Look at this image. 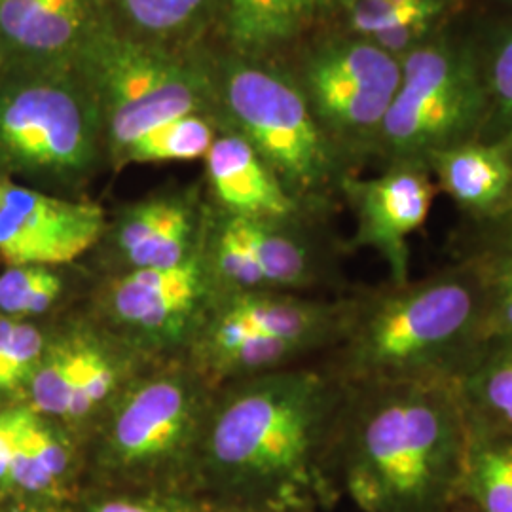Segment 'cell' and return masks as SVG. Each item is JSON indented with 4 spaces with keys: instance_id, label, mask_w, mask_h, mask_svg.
I'll use <instances>...</instances> for the list:
<instances>
[{
    "instance_id": "cell-27",
    "label": "cell",
    "mask_w": 512,
    "mask_h": 512,
    "mask_svg": "<svg viewBox=\"0 0 512 512\" xmlns=\"http://www.w3.org/2000/svg\"><path fill=\"white\" fill-rule=\"evenodd\" d=\"M124 19L141 35L173 37L188 31L211 0H114Z\"/></svg>"
},
{
    "instance_id": "cell-25",
    "label": "cell",
    "mask_w": 512,
    "mask_h": 512,
    "mask_svg": "<svg viewBox=\"0 0 512 512\" xmlns=\"http://www.w3.org/2000/svg\"><path fill=\"white\" fill-rule=\"evenodd\" d=\"M480 57V69L486 92L484 124L478 139L507 141L512 145V25L501 27L490 38Z\"/></svg>"
},
{
    "instance_id": "cell-15",
    "label": "cell",
    "mask_w": 512,
    "mask_h": 512,
    "mask_svg": "<svg viewBox=\"0 0 512 512\" xmlns=\"http://www.w3.org/2000/svg\"><path fill=\"white\" fill-rule=\"evenodd\" d=\"M349 313L351 306L346 304H329L275 291H241L228 293L215 302L205 321L293 340L315 349L344 334Z\"/></svg>"
},
{
    "instance_id": "cell-31",
    "label": "cell",
    "mask_w": 512,
    "mask_h": 512,
    "mask_svg": "<svg viewBox=\"0 0 512 512\" xmlns=\"http://www.w3.org/2000/svg\"><path fill=\"white\" fill-rule=\"evenodd\" d=\"M480 270L484 285L494 293L512 294V258L499 255H476L471 258Z\"/></svg>"
},
{
    "instance_id": "cell-5",
    "label": "cell",
    "mask_w": 512,
    "mask_h": 512,
    "mask_svg": "<svg viewBox=\"0 0 512 512\" xmlns=\"http://www.w3.org/2000/svg\"><path fill=\"white\" fill-rule=\"evenodd\" d=\"M211 401L198 370L141 372L95 421V465L128 482L179 471L198 459Z\"/></svg>"
},
{
    "instance_id": "cell-12",
    "label": "cell",
    "mask_w": 512,
    "mask_h": 512,
    "mask_svg": "<svg viewBox=\"0 0 512 512\" xmlns=\"http://www.w3.org/2000/svg\"><path fill=\"white\" fill-rule=\"evenodd\" d=\"M107 230L103 209L0 177V258L6 266H63Z\"/></svg>"
},
{
    "instance_id": "cell-28",
    "label": "cell",
    "mask_w": 512,
    "mask_h": 512,
    "mask_svg": "<svg viewBox=\"0 0 512 512\" xmlns=\"http://www.w3.org/2000/svg\"><path fill=\"white\" fill-rule=\"evenodd\" d=\"M348 8L353 31L368 38L403 25L435 23L444 12V0H353Z\"/></svg>"
},
{
    "instance_id": "cell-37",
    "label": "cell",
    "mask_w": 512,
    "mask_h": 512,
    "mask_svg": "<svg viewBox=\"0 0 512 512\" xmlns=\"http://www.w3.org/2000/svg\"><path fill=\"white\" fill-rule=\"evenodd\" d=\"M507 2H511V4H512V0H507Z\"/></svg>"
},
{
    "instance_id": "cell-23",
    "label": "cell",
    "mask_w": 512,
    "mask_h": 512,
    "mask_svg": "<svg viewBox=\"0 0 512 512\" xmlns=\"http://www.w3.org/2000/svg\"><path fill=\"white\" fill-rule=\"evenodd\" d=\"M213 141L209 122L198 114H186L150 129L118 152L116 158L122 165L188 162L205 156Z\"/></svg>"
},
{
    "instance_id": "cell-35",
    "label": "cell",
    "mask_w": 512,
    "mask_h": 512,
    "mask_svg": "<svg viewBox=\"0 0 512 512\" xmlns=\"http://www.w3.org/2000/svg\"><path fill=\"white\" fill-rule=\"evenodd\" d=\"M353 0H330L329 6H334V4H344V6H349Z\"/></svg>"
},
{
    "instance_id": "cell-13",
    "label": "cell",
    "mask_w": 512,
    "mask_h": 512,
    "mask_svg": "<svg viewBox=\"0 0 512 512\" xmlns=\"http://www.w3.org/2000/svg\"><path fill=\"white\" fill-rule=\"evenodd\" d=\"M287 222L228 215L203 253L215 285L228 293H289L317 285L325 277L321 258Z\"/></svg>"
},
{
    "instance_id": "cell-4",
    "label": "cell",
    "mask_w": 512,
    "mask_h": 512,
    "mask_svg": "<svg viewBox=\"0 0 512 512\" xmlns=\"http://www.w3.org/2000/svg\"><path fill=\"white\" fill-rule=\"evenodd\" d=\"M103 129L92 90L78 76L42 73L0 84V177L50 192L86 181Z\"/></svg>"
},
{
    "instance_id": "cell-18",
    "label": "cell",
    "mask_w": 512,
    "mask_h": 512,
    "mask_svg": "<svg viewBox=\"0 0 512 512\" xmlns=\"http://www.w3.org/2000/svg\"><path fill=\"white\" fill-rule=\"evenodd\" d=\"M95 0H0V37L33 57L76 52L92 31Z\"/></svg>"
},
{
    "instance_id": "cell-14",
    "label": "cell",
    "mask_w": 512,
    "mask_h": 512,
    "mask_svg": "<svg viewBox=\"0 0 512 512\" xmlns=\"http://www.w3.org/2000/svg\"><path fill=\"white\" fill-rule=\"evenodd\" d=\"M357 228L355 247L384 258L393 285L410 281V238L429 217L437 183L423 160H397L382 175L346 181Z\"/></svg>"
},
{
    "instance_id": "cell-29",
    "label": "cell",
    "mask_w": 512,
    "mask_h": 512,
    "mask_svg": "<svg viewBox=\"0 0 512 512\" xmlns=\"http://www.w3.org/2000/svg\"><path fill=\"white\" fill-rule=\"evenodd\" d=\"M84 512H198L190 501L169 494H116L95 497Z\"/></svg>"
},
{
    "instance_id": "cell-24",
    "label": "cell",
    "mask_w": 512,
    "mask_h": 512,
    "mask_svg": "<svg viewBox=\"0 0 512 512\" xmlns=\"http://www.w3.org/2000/svg\"><path fill=\"white\" fill-rule=\"evenodd\" d=\"M46 340L48 327L42 323L0 315V408L23 403Z\"/></svg>"
},
{
    "instance_id": "cell-34",
    "label": "cell",
    "mask_w": 512,
    "mask_h": 512,
    "mask_svg": "<svg viewBox=\"0 0 512 512\" xmlns=\"http://www.w3.org/2000/svg\"><path fill=\"white\" fill-rule=\"evenodd\" d=\"M315 8H329L330 0H313Z\"/></svg>"
},
{
    "instance_id": "cell-3",
    "label": "cell",
    "mask_w": 512,
    "mask_h": 512,
    "mask_svg": "<svg viewBox=\"0 0 512 512\" xmlns=\"http://www.w3.org/2000/svg\"><path fill=\"white\" fill-rule=\"evenodd\" d=\"M486 285L475 262L389 285L351 306L344 334L351 387L456 378L480 346Z\"/></svg>"
},
{
    "instance_id": "cell-7",
    "label": "cell",
    "mask_w": 512,
    "mask_h": 512,
    "mask_svg": "<svg viewBox=\"0 0 512 512\" xmlns=\"http://www.w3.org/2000/svg\"><path fill=\"white\" fill-rule=\"evenodd\" d=\"M401 59V84L376 137L391 160H425L478 139L486 112L478 48L435 38Z\"/></svg>"
},
{
    "instance_id": "cell-17",
    "label": "cell",
    "mask_w": 512,
    "mask_h": 512,
    "mask_svg": "<svg viewBox=\"0 0 512 512\" xmlns=\"http://www.w3.org/2000/svg\"><path fill=\"white\" fill-rule=\"evenodd\" d=\"M205 158L211 188L230 215L268 220L296 215L298 202L238 133L215 139Z\"/></svg>"
},
{
    "instance_id": "cell-20",
    "label": "cell",
    "mask_w": 512,
    "mask_h": 512,
    "mask_svg": "<svg viewBox=\"0 0 512 512\" xmlns=\"http://www.w3.org/2000/svg\"><path fill=\"white\" fill-rule=\"evenodd\" d=\"M454 380L469 418L512 431V340L478 346Z\"/></svg>"
},
{
    "instance_id": "cell-6",
    "label": "cell",
    "mask_w": 512,
    "mask_h": 512,
    "mask_svg": "<svg viewBox=\"0 0 512 512\" xmlns=\"http://www.w3.org/2000/svg\"><path fill=\"white\" fill-rule=\"evenodd\" d=\"M73 57L114 156L150 129L196 114L207 93V78L190 63L107 27L93 25Z\"/></svg>"
},
{
    "instance_id": "cell-33",
    "label": "cell",
    "mask_w": 512,
    "mask_h": 512,
    "mask_svg": "<svg viewBox=\"0 0 512 512\" xmlns=\"http://www.w3.org/2000/svg\"><path fill=\"white\" fill-rule=\"evenodd\" d=\"M0 512H57L54 503H38V501H21V499H6L0 507Z\"/></svg>"
},
{
    "instance_id": "cell-8",
    "label": "cell",
    "mask_w": 512,
    "mask_h": 512,
    "mask_svg": "<svg viewBox=\"0 0 512 512\" xmlns=\"http://www.w3.org/2000/svg\"><path fill=\"white\" fill-rule=\"evenodd\" d=\"M224 101L239 133L298 198H313L334 177V152L302 90L281 74L234 65L224 80Z\"/></svg>"
},
{
    "instance_id": "cell-11",
    "label": "cell",
    "mask_w": 512,
    "mask_h": 512,
    "mask_svg": "<svg viewBox=\"0 0 512 512\" xmlns=\"http://www.w3.org/2000/svg\"><path fill=\"white\" fill-rule=\"evenodd\" d=\"M401 74V61L368 38L330 42L306 63L304 95L327 137H378Z\"/></svg>"
},
{
    "instance_id": "cell-30",
    "label": "cell",
    "mask_w": 512,
    "mask_h": 512,
    "mask_svg": "<svg viewBox=\"0 0 512 512\" xmlns=\"http://www.w3.org/2000/svg\"><path fill=\"white\" fill-rule=\"evenodd\" d=\"M29 404H8L0 408V497L8 492L10 471L18 450L19 437L29 418Z\"/></svg>"
},
{
    "instance_id": "cell-9",
    "label": "cell",
    "mask_w": 512,
    "mask_h": 512,
    "mask_svg": "<svg viewBox=\"0 0 512 512\" xmlns=\"http://www.w3.org/2000/svg\"><path fill=\"white\" fill-rule=\"evenodd\" d=\"M137 349L109 329L74 323L48 329L23 403L76 431L97 418L141 374Z\"/></svg>"
},
{
    "instance_id": "cell-22",
    "label": "cell",
    "mask_w": 512,
    "mask_h": 512,
    "mask_svg": "<svg viewBox=\"0 0 512 512\" xmlns=\"http://www.w3.org/2000/svg\"><path fill=\"white\" fill-rule=\"evenodd\" d=\"M313 0H226V31L241 54H266L296 37Z\"/></svg>"
},
{
    "instance_id": "cell-21",
    "label": "cell",
    "mask_w": 512,
    "mask_h": 512,
    "mask_svg": "<svg viewBox=\"0 0 512 512\" xmlns=\"http://www.w3.org/2000/svg\"><path fill=\"white\" fill-rule=\"evenodd\" d=\"M463 490L482 512H512V431L469 418Z\"/></svg>"
},
{
    "instance_id": "cell-32",
    "label": "cell",
    "mask_w": 512,
    "mask_h": 512,
    "mask_svg": "<svg viewBox=\"0 0 512 512\" xmlns=\"http://www.w3.org/2000/svg\"><path fill=\"white\" fill-rule=\"evenodd\" d=\"M484 228L478 255L511 256L512 258V209L499 219L480 224Z\"/></svg>"
},
{
    "instance_id": "cell-16",
    "label": "cell",
    "mask_w": 512,
    "mask_h": 512,
    "mask_svg": "<svg viewBox=\"0 0 512 512\" xmlns=\"http://www.w3.org/2000/svg\"><path fill=\"white\" fill-rule=\"evenodd\" d=\"M435 183L476 222L512 209V145L473 139L431 152L423 160Z\"/></svg>"
},
{
    "instance_id": "cell-19",
    "label": "cell",
    "mask_w": 512,
    "mask_h": 512,
    "mask_svg": "<svg viewBox=\"0 0 512 512\" xmlns=\"http://www.w3.org/2000/svg\"><path fill=\"white\" fill-rule=\"evenodd\" d=\"M74 465L73 431L31 408L19 437L4 501L54 503L69 486Z\"/></svg>"
},
{
    "instance_id": "cell-2",
    "label": "cell",
    "mask_w": 512,
    "mask_h": 512,
    "mask_svg": "<svg viewBox=\"0 0 512 512\" xmlns=\"http://www.w3.org/2000/svg\"><path fill=\"white\" fill-rule=\"evenodd\" d=\"M338 440L365 512H444L463 490L469 414L454 378L353 387Z\"/></svg>"
},
{
    "instance_id": "cell-1",
    "label": "cell",
    "mask_w": 512,
    "mask_h": 512,
    "mask_svg": "<svg viewBox=\"0 0 512 512\" xmlns=\"http://www.w3.org/2000/svg\"><path fill=\"white\" fill-rule=\"evenodd\" d=\"M213 397L198 461L220 488L272 509H296L317 488L338 442L348 385L310 368L232 380Z\"/></svg>"
},
{
    "instance_id": "cell-10",
    "label": "cell",
    "mask_w": 512,
    "mask_h": 512,
    "mask_svg": "<svg viewBox=\"0 0 512 512\" xmlns=\"http://www.w3.org/2000/svg\"><path fill=\"white\" fill-rule=\"evenodd\" d=\"M217 285L202 251L183 264L120 272L99 294L110 332L137 351L175 348L196 338Z\"/></svg>"
},
{
    "instance_id": "cell-26",
    "label": "cell",
    "mask_w": 512,
    "mask_h": 512,
    "mask_svg": "<svg viewBox=\"0 0 512 512\" xmlns=\"http://www.w3.org/2000/svg\"><path fill=\"white\" fill-rule=\"evenodd\" d=\"M63 291L65 281L59 266H6L0 274V315L21 321H38L54 310Z\"/></svg>"
},
{
    "instance_id": "cell-36",
    "label": "cell",
    "mask_w": 512,
    "mask_h": 512,
    "mask_svg": "<svg viewBox=\"0 0 512 512\" xmlns=\"http://www.w3.org/2000/svg\"><path fill=\"white\" fill-rule=\"evenodd\" d=\"M397 2H427V0H397Z\"/></svg>"
}]
</instances>
